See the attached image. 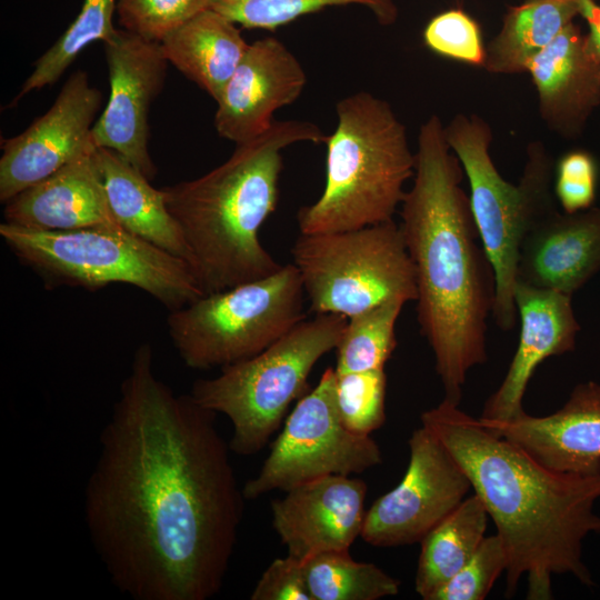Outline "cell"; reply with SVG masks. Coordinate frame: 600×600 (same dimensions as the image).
<instances>
[{"label":"cell","instance_id":"5b68a950","mask_svg":"<svg viewBox=\"0 0 600 600\" xmlns=\"http://www.w3.org/2000/svg\"><path fill=\"white\" fill-rule=\"evenodd\" d=\"M338 123L327 136L321 196L299 209L300 233L347 231L393 220L414 174L407 129L391 106L359 91L336 107Z\"/></svg>","mask_w":600,"mask_h":600},{"label":"cell","instance_id":"44dd1931","mask_svg":"<svg viewBox=\"0 0 600 600\" xmlns=\"http://www.w3.org/2000/svg\"><path fill=\"white\" fill-rule=\"evenodd\" d=\"M8 224L39 231L119 226L108 204L97 147L4 203Z\"/></svg>","mask_w":600,"mask_h":600},{"label":"cell","instance_id":"5bb4252c","mask_svg":"<svg viewBox=\"0 0 600 600\" xmlns=\"http://www.w3.org/2000/svg\"><path fill=\"white\" fill-rule=\"evenodd\" d=\"M101 101V92L90 84L87 72L78 70L44 114L2 142V203L96 148L91 131Z\"/></svg>","mask_w":600,"mask_h":600},{"label":"cell","instance_id":"8fae6325","mask_svg":"<svg viewBox=\"0 0 600 600\" xmlns=\"http://www.w3.org/2000/svg\"><path fill=\"white\" fill-rule=\"evenodd\" d=\"M336 378L334 368H327L318 384L300 398L258 474L242 487L247 500L324 476L361 473L382 462L378 443L341 421Z\"/></svg>","mask_w":600,"mask_h":600},{"label":"cell","instance_id":"484cf974","mask_svg":"<svg viewBox=\"0 0 600 600\" xmlns=\"http://www.w3.org/2000/svg\"><path fill=\"white\" fill-rule=\"evenodd\" d=\"M302 564L312 600H378L400 590L399 580L373 563L356 561L349 550L322 552Z\"/></svg>","mask_w":600,"mask_h":600},{"label":"cell","instance_id":"9c48e42d","mask_svg":"<svg viewBox=\"0 0 600 600\" xmlns=\"http://www.w3.org/2000/svg\"><path fill=\"white\" fill-rule=\"evenodd\" d=\"M304 298L299 272L288 263L170 311L169 337L188 368L221 369L258 354L306 319Z\"/></svg>","mask_w":600,"mask_h":600},{"label":"cell","instance_id":"836d02e7","mask_svg":"<svg viewBox=\"0 0 600 600\" xmlns=\"http://www.w3.org/2000/svg\"><path fill=\"white\" fill-rule=\"evenodd\" d=\"M597 164L584 151H571L558 161L553 171V192L567 213L590 209L597 192Z\"/></svg>","mask_w":600,"mask_h":600},{"label":"cell","instance_id":"d6986e66","mask_svg":"<svg viewBox=\"0 0 600 600\" xmlns=\"http://www.w3.org/2000/svg\"><path fill=\"white\" fill-rule=\"evenodd\" d=\"M600 270V208L552 210L526 233L517 282L571 296Z\"/></svg>","mask_w":600,"mask_h":600},{"label":"cell","instance_id":"d4e9b609","mask_svg":"<svg viewBox=\"0 0 600 600\" xmlns=\"http://www.w3.org/2000/svg\"><path fill=\"white\" fill-rule=\"evenodd\" d=\"M489 514L477 494L466 498L421 541L414 590L423 599L449 581L486 538Z\"/></svg>","mask_w":600,"mask_h":600},{"label":"cell","instance_id":"4fadbf2b","mask_svg":"<svg viewBox=\"0 0 600 600\" xmlns=\"http://www.w3.org/2000/svg\"><path fill=\"white\" fill-rule=\"evenodd\" d=\"M103 46L110 94L92 127V141L97 148L113 150L152 180L157 168L149 152L148 116L163 88L169 62L160 42L124 29H118Z\"/></svg>","mask_w":600,"mask_h":600},{"label":"cell","instance_id":"7a4b0ae2","mask_svg":"<svg viewBox=\"0 0 600 600\" xmlns=\"http://www.w3.org/2000/svg\"><path fill=\"white\" fill-rule=\"evenodd\" d=\"M414 179L399 223L414 267L417 317L443 387L459 406L468 372L487 361L494 276L461 187L463 169L437 114L420 127Z\"/></svg>","mask_w":600,"mask_h":600},{"label":"cell","instance_id":"ba28073f","mask_svg":"<svg viewBox=\"0 0 600 600\" xmlns=\"http://www.w3.org/2000/svg\"><path fill=\"white\" fill-rule=\"evenodd\" d=\"M347 321L338 314L303 319L258 354L193 382L191 398L231 421L233 453L256 454L269 442L290 403L307 390L314 364L337 348Z\"/></svg>","mask_w":600,"mask_h":600},{"label":"cell","instance_id":"d6a6232c","mask_svg":"<svg viewBox=\"0 0 600 600\" xmlns=\"http://www.w3.org/2000/svg\"><path fill=\"white\" fill-rule=\"evenodd\" d=\"M424 44L434 53L482 68L486 46L478 22L461 9L433 17L423 30Z\"/></svg>","mask_w":600,"mask_h":600},{"label":"cell","instance_id":"ac0fdd59","mask_svg":"<svg viewBox=\"0 0 600 600\" xmlns=\"http://www.w3.org/2000/svg\"><path fill=\"white\" fill-rule=\"evenodd\" d=\"M514 301L518 347L502 382L483 406L482 419L508 421L526 412L523 397L538 366L576 348L580 324L571 296L517 282Z\"/></svg>","mask_w":600,"mask_h":600},{"label":"cell","instance_id":"9a60e30c","mask_svg":"<svg viewBox=\"0 0 600 600\" xmlns=\"http://www.w3.org/2000/svg\"><path fill=\"white\" fill-rule=\"evenodd\" d=\"M367 484L330 474L297 484L271 503L272 527L288 554L300 560L349 550L361 534Z\"/></svg>","mask_w":600,"mask_h":600},{"label":"cell","instance_id":"f546056e","mask_svg":"<svg viewBox=\"0 0 600 600\" xmlns=\"http://www.w3.org/2000/svg\"><path fill=\"white\" fill-rule=\"evenodd\" d=\"M336 400L343 424L353 433L370 436L384 420V369L336 372Z\"/></svg>","mask_w":600,"mask_h":600},{"label":"cell","instance_id":"52a82bcc","mask_svg":"<svg viewBox=\"0 0 600 600\" xmlns=\"http://www.w3.org/2000/svg\"><path fill=\"white\" fill-rule=\"evenodd\" d=\"M0 236L21 264L40 277L48 289L78 287L96 291L126 283L149 293L170 311L204 296L186 260L120 226L39 231L2 222Z\"/></svg>","mask_w":600,"mask_h":600},{"label":"cell","instance_id":"f1b7e54d","mask_svg":"<svg viewBox=\"0 0 600 600\" xmlns=\"http://www.w3.org/2000/svg\"><path fill=\"white\" fill-rule=\"evenodd\" d=\"M346 4L364 6L384 26L398 18L394 0H217L212 9L244 28L272 30L324 7Z\"/></svg>","mask_w":600,"mask_h":600},{"label":"cell","instance_id":"277c9868","mask_svg":"<svg viewBox=\"0 0 600 600\" xmlns=\"http://www.w3.org/2000/svg\"><path fill=\"white\" fill-rule=\"evenodd\" d=\"M326 138L309 121H274L261 136L237 144L231 157L208 173L162 189L204 294L264 278L282 267L259 239L278 203L282 151Z\"/></svg>","mask_w":600,"mask_h":600},{"label":"cell","instance_id":"7402d4cb","mask_svg":"<svg viewBox=\"0 0 600 600\" xmlns=\"http://www.w3.org/2000/svg\"><path fill=\"white\" fill-rule=\"evenodd\" d=\"M97 158L116 222L190 264L189 249L167 207L162 189L153 188L142 172L111 149L97 148Z\"/></svg>","mask_w":600,"mask_h":600},{"label":"cell","instance_id":"603a6c76","mask_svg":"<svg viewBox=\"0 0 600 600\" xmlns=\"http://www.w3.org/2000/svg\"><path fill=\"white\" fill-rule=\"evenodd\" d=\"M222 13L207 9L160 42L169 63L216 101L250 43Z\"/></svg>","mask_w":600,"mask_h":600},{"label":"cell","instance_id":"4316f807","mask_svg":"<svg viewBox=\"0 0 600 600\" xmlns=\"http://www.w3.org/2000/svg\"><path fill=\"white\" fill-rule=\"evenodd\" d=\"M117 4L118 0H84L73 22L37 60L12 102L33 90L53 84L92 42L109 41L118 31L112 21Z\"/></svg>","mask_w":600,"mask_h":600},{"label":"cell","instance_id":"6da1fadb","mask_svg":"<svg viewBox=\"0 0 600 600\" xmlns=\"http://www.w3.org/2000/svg\"><path fill=\"white\" fill-rule=\"evenodd\" d=\"M216 416L156 376L149 343L136 349L83 494L96 553L134 600H207L223 586L247 499Z\"/></svg>","mask_w":600,"mask_h":600},{"label":"cell","instance_id":"3957f363","mask_svg":"<svg viewBox=\"0 0 600 600\" xmlns=\"http://www.w3.org/2000/svg\"><path fill=\"white\" fill-rule=\"evenodd\" d=\"M420 419L466 472L494 522L508 558V598L522 574L532 600L552 598V574L569 573L594 586L582 542L589 533H600V516L593 510L600 499V473L549 469L446 400Z\"/></svg>","mask_w":600,"mask_h":600},{"label":"cell","instance_id":"cb8c5ba5","mask_svg":"<svg viewBox=\"0 0 600 600\" xmlns=\"http://www.w3.org/2000/svg\"><path fill=\"white\" fill-rule=\"evenodd\" d=\"M577 16L578 0H528L510 7L499 32L486 46L482 68L494 74L526 72L528 63Z\"/></svg>","mask_w":600,"mask_h":600},{"label":"cell","instance_id":"30bf717a","mask_svg":"<svg viewBox=\"0 0 600 600\" xmlns=\"http://www.w3.org/2000/svg\"><path fill=\"white\" fill-rule=\"evenodd\" d=\"M310 311L351 318L387 301L417 300L412 260L393 220L300 233L291 249Z\"/></svg>","mask_w":600,"mask_h":600},{"label":"cell","instance_id":"1f68e13d","mask_svg":"<svg viewBox=\"0 0 600 600\" xmlns=\"http://www.w3.org/2000/svg\"><path fill=\"white\" fill-rule=\"evenodd\" d=\"M507 567L501 538L486 537L472 558L428 600H482Z\"/></svg>","mask_w":600,"mask_h":600},{"label":"cell","instance_id":"83f0119b","mask_svg":"<svg viewBox=\"0 0 600 600\" xmlns=\"http://www.w3.org/2000/svg\"><path fill=\"white\" fill-rule=\"evenodd\" d=\"M404 304L387 301L349 318L336 348V372L384 369L397 347L396 323Z\"/></svg>","mask_w":600,"mask_h":600},{"label":"cell","instance_id":"4dcf8cb0","mask_svg":"<svg viewBox=\"0 0 600 600\" xmlns=\"http://www.w3.org/2000/svg\"><path fill=\"white\" fill-rule=\"evenodd\" d=\"M217 0H118L121 29L161 42L196 14L212 9Z\"/></svg>","mask_w":600,"mask_h":600},{"label":"cell","instance_id":"2e32d148","mask_svg":"<svg viewBox=\"0 0 600 600\" xmlns=\"http://www.w3.org/2000/svg\"><path fill=\"white\" fill-rule=\"evenodd\" d=\"M307 74L297 57L277 38L250 43L226 83L214 114L218 134L236 144L264 133L273 113L301 94Z\"/></svg>","mask_w":600,"mask_h":600},{"label":"cell","instance_id":"ffe728a7","mask_svg":"<svg viewBox=\"0 0 600 600\" xmlns=\"http://www.w3.org/2000/svg\"><path fill=\"white\" fill-rule=\"evenodd\" d=\"M547 128L576 136L600 102V57L589 34L571 22L527 66Z\"/></svg>","mask_w":600,"mask_h":600},{"label":"cell","instance_id":"7c38bea8","mask_svg":"<svg viewBox=\"0 0 600 600\" xmlns=\"http://www.w3.org/2000/svg\"><path fill=\"white\" fill-rule=\"evenodd\" d=\"M400 483L366 511L361 537L376 547L420 542L464 499L471 482L441 441L424 426L410 439Z\"/></svg>","mask_w":600,"mask_h":600},{"label":"cell","instance_id":"e575fe53","mask_svg":"<svg viewBox=\"0 0 600 600\" xmlns=\"http://www.w3.org/2000/svg\"><path fill=\"white\" fill-rule=\"evenodd\" d=\"M251 600H312L302 561L287 556L274 559L263 571L250 596Z\"/></svg>","mask_w":600,"mask_h":600},{"label":"cell","instance_id":"d590c367","mask_svg":"<svg viewBox=\"0 0 600 600\" xmlns=\"http://www.w3.org/2000/svg\"><path fill=\"white\" fill-rule=\"evenodd\" d=\"M580 16L589 28V37L600 57V6L594 0H578Z\"/></svg>","mask_w":600,"mask_h":600},{"label":"cell","instance_id":"e0dca14e","mask_svg":"<svg viewBox=\"0 0 600 600\" xmlns=\"http://www.w3.org/2000/svg\"><path fill=\"white\" fill-rule=\"evenodd\" d=\"M483 427L518 446L540 464L558 472L600 473V383H579L556 412L516 419L478 418Z\"/></svg>","mask_w":600,"mask_h":600},{"label":"cell","instance_id":"8992f818","mask_svg":"<svg viewBox=\"0 0 600 600\" xmlns=\"http://www.w3.org/2000/svg\"><path fill=\"white\" fill-rule=\"evenodd\" d=\"M447 142L460 161L470 188V206L483 250L494 276L492 317L503 331L518 317L514 291L523 237L556 209L552 197L553 161L541 141L527 148V161L517 184L498 171L490 154L492 130L476 113H457L444 124Z\"/></svg>","mask_w":600,"mask_h":600}]
</instances>
